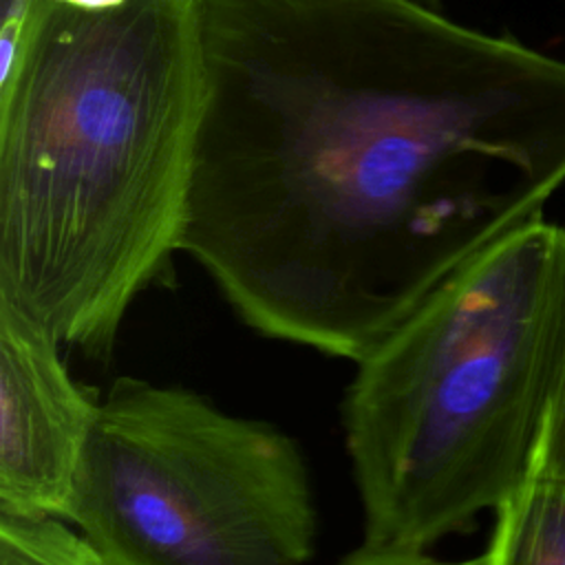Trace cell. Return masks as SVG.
<instances>
[{"label": "cell", "mask_w": 565, "mask_h": 565, "mask_svg": "<svg viewBox=\"0 0 565 565\" xmlns=\"http://www.w3.org/2000/svg\"><path fill=\"white\" fill-rule=\"evenodd\" d=\"M338 565H483L481 556L466 558V561H444L430 556L428 552H402V550H380L360 545L349 552Z\"/></svg>", "instance_id": "cell-9"}, {"label": "cell", "mask_w": 565, "mask_h": 565, "mask_svg": "<svg viewBox=\"0 0 565 565\" xmlns=\"http://www.w3.org/2000/svg\"><path fill=\"white\" fill-rule=\"evenodd\" d=\"M494 514L483 565H565V481L534 468Z\"/></svg>", "instance_id": "cell-6"}, {"label": "cell", "mask_w": 565, "mask_h": 565, "mask_svg": "<svg viewBox=\"0 0 565 565\" xmlns=\"http://www.w3.org/2000/svg\"><path fill=\"white\" fill-rule=\"evenodd\" d=\"M181 252L260 335L360 362L565 181V62L415 0H199Z\"/></svg>", "instance_id": "cell-1"}, {"label": "cell", "mask_w": 565, "mask_h": 565, "mask_svg": "<svg viewBox=\"0 0 565 565\" xmlns=\"http://www.w3.org/2000/svg\"><path fill=\"white\" fill-rule=\"evenodd\" d=\"M534 468H541L543 472L565 481V362L552 397Z\"/></svg>", "instance_id": "cell-8"}, {"label": "cell", "mask_w": 565, "mask_h": 565, "mask_svg": "<svg viewBox=\"0 0 565 565\" xmlns=\"http://www.w3.org/2000/svg\"><path fill=\"white\" fill-rule=\"evenodd\" d=\"M199 0H33L0 66V298L104 360L181 252Z\"/></svg>", "instance_id": "cell-2"}, {"label": "cell", "mask_w": 565, "mask_h": 565, "mask_svg": "<svg viewBox=\"0 0 565 565\" xmlns=\"http://www.w3.org/2000/svg\"><path fill=\"white\" fill-rule=\"evenodd\" d=\"M415 2H419L424 7H430V9H439V0H415Z\"/></svg>", "instance_id": "cell-12"}, {"label": "cell", "mask_w": 565, "mask_h": 565, "mask_svg": "<svg viewBox=\"0 0 565 565\" xmlns=\"http://www.w3.org/2000/svg\"><path fill=\"white\" fill-rule=\"evenodd\" d=\"M565 362V227L532 218L448 274L342 399L362 543L428 552L534 470Z\"/></svg>", "instance_id": "cell-3"}, {"label": "cell", "mask_w": 565, "mask_h": 565, "mask_svg": "<svg viewBox=\"0 0 565 565\" xmlns=\"http://www.w3.org/2000/svg\"><path fill=\"white\" fill-rule=\"evenodd\" d=\"M31 2L33 0H0V66L11 60L20 42Z\"/></svg>", "instance_id": "cell-10"}, {"label": "cell", "mask_w": 565, "mask_h": 565, "mask_svg": "<svg viewBox=\"0 0 565 565\" xmlns=\"http://www.w3.org/2000/svg\"><path fill=\"white\" fill-rule=\"evenodd\" d=\"M68 521L106 565H307L318 532L294 437L135 377L99 404Z\"/></svg>", "instance_id": "cell-4"}, {"label": "cell", "mask_w": 565, "mask_h": 565, "mask_svg": "<svg viewBox=\"0 0 565 565\" xmlns=\"http://www.w3.org/2000/svg\"><path fill=\"white\" fill-rule=\"evenodd\" d=\"M60 340L0 298V512L68 521L77 470L99 413L71 377Z\"/></svg>", "instance_id": "cell-5"}, {"label": "cell", "mask_w": 565, "mask_h": 565, "mask_svg": "<svg viewBox=\"0 0 565 565\" xmlns=\"http://www.w3.org/2000/svg\"><path fill=\"white\" fill-rule=\"evenodd\" d=\"M53 2L71 4V7H82V9H104V7L119 4V2H124V0H53Z\"/></svg>", "instance_id": "cell-11"}, {"label": "cell", "mask_w": 565, "mask_h": 565, "mask_svg": "<svg viewBox=\"0 0 565 565\" xmlns=\"http://www.w3.org/2000/svg\"><path fill=\"white\" fill-rule=\"evenodd\" d=\"M0 565H106L64 519L0 512Z\"/></svg>", "instance_id": "cell-7"}]
</instances>
